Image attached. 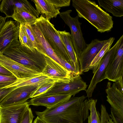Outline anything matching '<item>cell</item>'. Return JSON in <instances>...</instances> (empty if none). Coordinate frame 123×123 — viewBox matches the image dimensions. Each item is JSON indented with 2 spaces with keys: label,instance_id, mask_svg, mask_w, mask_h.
I'll return each instance as SVG.
<instances>
[{
  "label": "cell",
  "instance_id": "obj_1",
  "mask_svg": "<svg viewBox=\"0 0 123 123\" xmlns=\"http://www.w3.org/2000/svg\"><path fill=\"white\" fill-rule=\"evenodd\" d=\"M86 97L73 96L61 104L35 113L46 123H83L89 116Z\"/></svg>",
  "mask_w": 123,
  "mask_h": 123
},
{
  "label": "cell",
  "instance_id": "obj_2",
  "mask_svg": "<svg viewBox=\"0 0 123 123\" xmlns=\"http://www.w3.org/2000/svg\"><path fill=\"white\" fill-rule=\"evenodd\" d=\"M72 5L79 17L86 20L101 33L110 31L113 27L112 17L95 2L89 0H72Z\"/></svg>",
  "mask_w": 123,
  "mask_h": 123
},
{
  "label": "cell",
  "instance_id": "obj_3",
  "mask_svg": "<svg viewBox=\"0 0 123 123\" xmlns=\"http://www.w3.org/2000/svg\"><path fill=\"white\" fill-rule=\"evenodd\" d=\"M2 53L25 67L39 73H42L45 65L44 55L36 49L32 51L21 45L18 40L14 42Z\"/></svg>",
  "mask_w": 123,
  "mask_h": 123
},
{
  "label": "cell",
  "instance_id": "obj_4",
  "mask_svg": "<svg viewBox=\"0 0 123 123\" xmlns=\"http://www.w3.org/2000/svg\"><path fill=\"white\" fill-rule=\"evenodd\" d=\"M34 24L40 29L58 58H62L72 66L70 59L58 31L55 28L54 25L42 15L37 18Z\"/></svg>",
  "mask_w": 123,
  "mask_h": 123
},
{
  "label": "cell",
  "instance_id": "obj_5",
  "mask_svg": "<svg viewBox=\"0 0 123 123\" xmlns=\"http://www.w3.org/2000/svg\"><path fill=\"white\" fill-rule=\"evenodd\" d=\"M72 11L71 10H68L60 12L59 15L70 28L72 41L78 60L87 44L83 36L81 28V23L79 21V17L78 15L74 17H72L70 15Z\"/></svg>",
  "mask_w": 123,
  "mask_h": 123
},
{
  "label": "cell",
  "instance_id": "obj_6",
  "mask_svg": "<svg viewBox=\"0 0 123 123\" xmlns=\"http://www.w3.org/2000/svg\"><path fill=\"white\" fill-rule=\"evenodd\" d=\"M123 40V35L114 46L105 54L100 60L97 69L94 73L88 88L86 91V97H91L97 84L106 79L105 73L107 66L113 59L119 45Z\"/></svg>",
  "mask_w": 123,
  "mask_h": 123
},
{
  "label": "cell",
  "instance_id": "obj_7",
  "mask_svg": "<svg viewBox=\"0 0 123 123\" xmlns=\"http://www.w3.org/2000/svg\"><path fill=\"white\" fill-rule=\"evenodd\" d=\"M107 83L105 90L107 101L111 106L110 117L115 123H123V93L117 87L115 83L111 86Z\"/></svg>",
  "mask_w": 123,
  "mask_h": 123
},
{
  "label": "cell",
  "instance_id": "obj_8",
  "mask_svg": "<svg viewBox=\"0 0 123 123\" xmlns=\"http://www.w3.org/2000/svg\"><path fill=\"white\" fill-rule=\"evenodd\" d=\"M87 85L79 74L74 76L68 82H56L54 86L41 95L61 93H70L73 96L82 91L86 90Z\"/></svg>",
  "mask_w": 123,
  "mask_h": 123
},
{
  "label": "cell",
  "instance_id": "obj_9",
  "mask_svg": "<svg viewBox=\"0 0 123 123\" xmlns=\"http://www.w3.org/2000/svg\"><path fill=\"white\" fill-rule=\"evenodd\" d=\"M45 65L42 73L59 82H69L75 74L68 71L54 60L44 55Z\"/></svg>",
  "mask_w": 123,
  "mask_h": 123
},
{
  "label": "cell",
  "instance_id": "obj_10",
  "mask_svg": "<svg viewBox=\"0 0 123 123\" xmlns=\"http://www.w3.org/2000/svg\"><path fill=\"white\" fill-rule=\"evenodd\" d=\"M100 40L95 39L87 44L86 48L82 52L78 59L80 75L89 70L91 63L97 55L103 46L109 41Z\"/></svg>",
  "mask_w": 123,
  "mask_h": 123
},
{
  "label": "cell",
  "instance_id": "obj_11",
  "mask_svg": "<svg viewBox=\"0 0 123 123\" xmlns=\"http://www.w3.org/2000/svg\"><path fill=\"white\" fill-rule=\"evenodd\" d=\"M0 64L18 80L26 79L43 74L28 68L0 53Z\"/></svg>",
  "mask_w": 123,
  "mask_h": 123
},
{
  "label": "cell",
  "instance_id": "obj_12",
  "mask_svg": "<svg viewBox=\"0 0 123 123\" xmlns=\"http://www.w3.org/2000/svg\"><path fill=\"white\" fill-rule=\"evenodd\" d=\"M29 106L27 101L20 104L0 106V123H21L24 113Z\"/></svg>",
  "mask_w": 123,
  "mask_h": 123
},
{
  "label": "cell",
  "instance_id": "obj_13",
  "mask_svg": "<svg viewBox=\"0 0 123 123\" xmlns=\"http://www.w3.org/2000/svg\"><path fill=\"white\" fill-rule=\"evenodd\" d=\"M38 86L30 85L17 87L4 98L1 102L0 106H9L26 102Z\"/></svg>",
  "mask_w": 123,
  "mask_h": 123
},
{
  "label": "cell",
  "instance_id": "obj_14",
  "mask_svg": "<svg viewBox=\"0 0 123 123\" xmlns=\"http://www.w3.org/2000/svg\"><path fill=\"white\" fill-rule=\"evenodd\" d=\"M14 11H25L38 18L39 14L30 3L26 0H3L0 4V11L7 18L11 17Z\"/></svg>",
  "mask_w": 123,
  "mask_h": 123
},
{
  "label": "cell",
  "instance_id": "obj_15",
  "mask_svg": "<svg viewBox=\"0 0 123 123\" xmlns=\"http://www.w3.org/2000/svg\"><path fill=\"white\" fill-rule=\"evenodd\" d=\"M123 40L120 43L113 59L107 66L105 79L115 82L123 76Z\"/></svg>",
  "mask_w": 123,
  "mask_h": 123
},
{
  "label": "cell",
  "instance_id": "obj_16",
  "mask_svg": "<svg viewBox=\"0 0 123 123\" xmlns=\"http://www.w3.org/2000/svg\"><path fill=\"white\" fill-rule=\"evenodd\" d=\"M72 96L71 94L66 93L40 95L32 98L27 103L29 106H43L49 108L68 101Z\"/></svg>",
  "mask_w": 123,
  "mask_h": 123
},
{
  "label": "cell",
  "instance_id": "obj_17",
  "mask_svg": "<svg viewBox=\"0 0 123 123\" xmlns=\"http://www.w3.org/2000/svg\"><path fill=\"white\" fill-rule=\"evenodd\" d=\"M20 24L16 21H6L0 36V53H2L18 39Z\"/></svg>",
  "mask_w": 123,
  "mask_h": 123
},
{
  "label": "cell",
  "instance_id": "obj_18",
  "mask_svg": "<svg viewBox=\"0 0 123 123\" xmlns=\"http://www.w3.org/2000/svg\"><path fill=\"white\" fill-rule=\"evenodd\" d=\"M29 25L37 43V49L43 54L52 58L65 68L38 28L34 24Z\"/></svg>",
  "mask_w": 123,
  "mask_h": 123
},
{
  "label": "cell",
  "instance_id": "obj_19",
  "mask_svg": "<svg viewBox=\"0 0 123 123\" xmlns=\"http://www.w3.org/2000/svg\"><path fill=\"white\" fill-rule=\"evenodd\" d=\"M58 31L70 59L72 66L80 75L79 63L72 41L71 34L65 31L58 30Z\"/></svg>",
  "mask_w": 123,
  "mask_h": 123
},
{
  "label": "cell",
  "instance_id": "obj_20",
  "mask_svg": "<svg viewBox=\"0 0 123 123\" xmlns=\"http://www.w3.org/2000/svg\"><path fill=\"white\" fill-rule=\"evenodd\" d=\"M37 12L44 14L45 18L48 20L51 18H56L60 13V8H57L48 0H33Z\"/></svg>",
  "mask_w": 123,
  "mask_h": 123
},
{
  "label": "cell",
  "instance_id": "obj_21",
  "mask_svg": "<svg viewBox=\"0 0 123 123\" xmlns=\"http://www.w3.org/2000/svg\"><path fill=\"white\" fill-rule=\"evenodd\" d=\"M99 6L116 17L123 16V0H98Z\"/></svg>",
  "mask_w": 123,
  "mask_h": 123
},
{
  "label": "cell",
  "instance_id": "obj_22",
  "mask_svg": "<svg viewBox=\"0 0 123 123\" xmlns=\"http://www.w3.org/2000/svg\"><path fill=\"white\" fill-rule=\"evenodd\" d=\"M49 81H58L51 79L47 76L42 74L28 78L18 80L16 82L11 85L10 87L16 86L17 87L25 86H39L42 83Z\"/></svg>",
  "mask_w": 123,
  "mask_h": 123
},
{
  "label": "cell",
  "instance_id": "obj_23",
  "mask_svg": "<svg viewBox=\"0 0 123 123\" xmlns=\"http://www.w3.org/2000/svg\"><path fill=\"white\" fill-rule=\"evenodd\" d=\"M11 17L20 24L30 25L34 24L37 18L30 13L25 11H14Z\"/></svg>",
  "mask_w": 123,
  "mask_h": 123
},
{
  "label": "cell",
  "instance_id": "obj_24",
  "mask_svg": "<svg viewBox=\"0 0 123 123\" xmlns=\"http://www.w3.org/2000/svg\"><path fill=\"white\" fill-rule=\"evenodd\" d=\"M114 40V37L110 38L108 42L103 46L92 61L89 70H92L93 74L97 70L100 60L105 54L110 49Z\"/></svg>",
  "mask_w": 123,
  "mask_h": 123
},
{
  "label": "cell",
  "instance_id": "obj_25",
  "mask_svg": "<svg viewBox=\"0 0 123 123\" xmlns=\"http://www.w3.org/2000/svg\"><path fill=\"white\" fill-rule=\"evenodd\" d=\"M97 101V99L92 98L88 99V108L90 112L87 118L88 123H100V115L96 108Z\"/></svg>",
  "mask_w": 123,
  "mask_h": 123
},
{
  "label": "cell",
  "instance_id": "obj_26",
  "mask_svg": "<svg viewBox=\"0 0 123 123\" xmlns=\"http://www.w3.org/2000/svg\"><path fill=\"white\" fill-rule=\"evenodd\" d=\"M19 41L21 44L30 49L34 50L35 48L28 36L23 25L20 24L19 32L18 36Z\"/></svg>",
  "mask_w": 123,
  "mask_h": 123
},
{
  "label": "cell",
  "instance_id": "obj_27",
  "mask_svg": "<svg viewBox=\"0 0 123 123\" xmlns=\"http://www.w3.org/2000/svg\"><path fill=\"white\" fill-rule=\"evenodd\" d=\"M56 82L55 81H49L45 82L38 86L31 94L30 98L41 95L46 92L53 86Z\"/></svg>",
  "mask_w": 123,
  "mask_h": 123
},
{
  "label": "cell",
  "instance_id": "obj_28",
  "mask_svg": "<svg viewBox=\"0 0 123 123\" xmlns=\"http://www.w3.org/2000/svg\"><path fill=\"white\" fill-rule=\"evenodd\" d=\"M18 80L14 75L8 76L0 74V88L9 87Z\"/></svg>",
  "mask_w": 123,
  "mask_h": 123
},
{
  "label": "cell",
  "instance_id": "obj_29",
  "mask_svg": "<svg viewBox=\"0 0 123 123\" xmlns=\"http://www.w3.org/2000/svg\"><path fill=\"white\" fill-rule=\"evenodd\" d=\"M34 117L31 108L29 107L24 113L21 123H32Z\"/></svg>",
  "mask_w": 123,
  "mask_h": 123
},
{
  "label": "cell",
  "instance_id": "obj_30",
  "mask_svg": "<svg viewBox=\"0 0 123 123\" xmlns=\"http://www.w3.org/2000/svg\"><path fill=\"white\" fill-rule=\"evenodd\" d=\"M57 8L68 6L70 5L71 0H48Z\"/></svg>",
  "mask_w": 123,
  "mask_h": 123
},
{
  "label": "cell",
  "instance_id": "obj_31",
  "mask_svg": "<svg viewBox=\"0 0 123 123\" xmlns=\"http://www.w3.org/2000/svg\"><path fill=\"white\" fill-rule=\"evenodd\" d=\"M22 25L24 27L29 37L34 46V47L37 49V43L33 34L30 28L29 25L25 24H22Z\"/></svg>",
  "mask_w": 123,
  "mask_h": 123
},
{
  "label": "cell",
  "instance_id": "obj_32",
  "mask_svg": "<svg viewBox=\"0 0 123 123\" xmlns=\"http://www.w3.org/2000/svg\"><path fill=\"white\" fill-rule=\"evenodd\" d=\"M17 87L13 86L0 88V104L3 99L9 93Z\"/></svg>",
  "mask_w": 123,
  "mask_h": 123
},
{
  "label": "cell",
  "instance_id": "obj_33",
  "mask_svg": "<svg viewBox=\"0 0 123 123\" xmlns=\"http://www.w3.org/2000/svg\"><path fill=\"white\" fill-rule=\"evenodd\" d=\"M123 76H122L118 80L115 82V83L117 88L123 93Z\"/></svg>",
  "mask_w": 123,
  "mask_h": 123
},
{
  "label": "cell",
  "instance_id": "obj_34",
  "mask_svg": "<svg viewBox=\"0 0 123 123\" xmlns=\"http://www.w3.org/2000/svg\"><path fill=\"white\" fill-rule=\"evenodd\" d=\"M0 74L8 76L14 75L5 68L0 64Z\"/></svg>",
  "mask_w": 123,
  "mask_h": 123
},
{
  "label": "cell",
  "instance_id": "obj_35",
  "mask_svg": "<svg viewBox=\"0 0 123 123\" xmlns=\"http://www.w3.org/2000/svg\"><path fill=\"white\" fill-rule=\"evenodd\" d=\"M7 18L0 16V36L2 32L3 28L6 21Z\"/></svg>",
  "mask_w": 123,
  "mask_h": 123
},
{
  "label": "cell",
  "instance_id": "obj_36",
  "mask_svg": "<svg viewBox=\"0 0 123 123\" xmlns=\"http://www.w3.org/2000/svg\"><path fill=\"white\" fill-rule=\"evenodd\" d=\"M33 123H46L41 119L39 117L37 116L35 118Z\"/></svg>",
  "mask_w": 123,
  "mask_h": 123
},
{
  "label": "cell",
  "instance_id": "obj_37",
  "mask_svg": "<svg viewBox=\"0 0 123 123\" xmlns=\"http://www.w3.org/2000/svg\"><path fill=\"white\" fill-rule=\"evenodd\" d=\"M105 123H115L113 121L112 119L110 117L106 121Z\"/></svg>",
  "mask_w": 123,
  "mask_h": 123
},
{
  "label": "cell",
  "instance_id": "obj_38",
  "mask_svg": "<svg viewBox=\"0 0 123 123\" xmlns=\"http://www.w3.org/2000/svg\"><path fill=\"white\" fill-rule=\"evenodd\" d=\"M2 1V0H0V2L1 1Z\"/></svg>",
  "mask_w": 123,
  "mask_h": 123
}]
</instances>
